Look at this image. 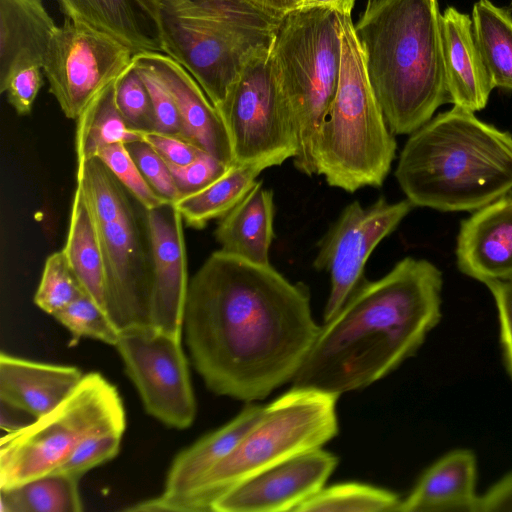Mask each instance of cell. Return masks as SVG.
Listing matches in <instances>:
<instances>
[{
  "label": "cell",
  "instance_id": "cell-36",
  "mask_svg": "<svg viewBox=\"0 0 512 512\" xmlns=\"http://www.w3.org/2000/svg\"><path fill=\"white\" fill-rule=\"evenodd\" d=\"M123 433L105 432L82 441L53 472L80 478L89 470L112 460L119 453Z\"/></svg>",
  "mask_w": 512,
  "mask_h": 512
},
{
  "label": "cell",
  "instance_id": "cell-38",
  "mask_svg": "<svg viewBox=\"0 0 512 512\" xmlns=\"http://www.w3.org/2000/svg\"><path fill=\"white\" fill-rule=\"evenodd\" d=\"M133 63L139 71L152 101L155 131L187 140L177 105L163 83L150 68L135 60Z\"/></svg>",
  "mask_w": 512,
  "mask_h": 512
},
{
  "label": "cell",
  "instance_id": "cell-25",
  "mask_svg": "<svg viewBox=\"0 0 512 512\" xmlns=\"http://www.w3.org/2000/svg\"><path fill=\"white\" fill-rule=\"evenodd\" d=\"M273 192L257 180L247 195L220 218L215 238L220 251L248 262L269 265L275 237Z\"/></svg>",
  "mask_w": 512,
  "mask_h": 512
},
{
  "label": "cell",
  "instance_id": "cell-32",
  "mask_svg": "<svg viewBox=\"0 0 512 512\" xmlns=\"http://www.w3.org/2000/svg\"><path fill=\"white\" fill-rule=\"evenodd\" d=\"M71 335L69 346L90 338L115 347L120 330L108 313L84 294L52 315Z\"/></svg>",
  "mask_w": 512,
  "mask_h": 512
},
{
  "label": "cell",
  "instance_id": "cell-22",
  "mask_svg": "<svg viewBox=\"0 0 512 512\" xmlns=\"http://www.w3.org/2000/svg\"><path fill=\"white\" fill-rule=\"evenodd\" d=\"M84 374L70 365H58L0 355V400L34 419L63 402Z\"/></svg>",
  "mask_w": 512,
  "mask_h": 512
},
{
  "label": "cell",
  "instance_id": "cell-34",
  "mask_svg": "<svg viewBox=\"0 0 512 512\" xmlns=\"http://www.w3.org/2000/svg\"><path fill=\"white\" fill-rule=\"evenodd\" d=\"M116 103L130 129L139 133L155 131L152 101L133 61L116 80Z\"/></svg>",
  "mask_w": 512,
  "mask_h": 512
},
{
  "label": "cell",
  "instance_id": "cell-1",
  "mask_svg": "<svg viewBox=\"0 0 512 512\" xmlns=\"http://www.w3.org/2000/svg\"><path fill=\"white\" fill-rule=\"evenodd\" d=\"M182 328L206 387L252 403L293 380L320 325L305 284L217 250L189 281Z\"/></svg>",
  "mask_w": 512,
  "mask_h": 512
},
{
  "label": "cell",
  "instance_id": "cell-29",
  "mask_svg": "<svg viewBox=\"0 0 512 512\" xmlns=\"http://www.w3.org/2000/svg\"><path fill=\"white\" fill-rule=\"evenodd\" d=\"M476 42L495 87L512 91V16L490 0L473 6Z\"/></svg>",
  "mask_w": 512,
  "mask_h": 512
},
{
  "label": "cell",
  "instance_id": "cell-4",
  "mask_svg": "<svg viewBox=\"0 0 512 512\" xmlns=\"http://www.w3.org/2000/svg\"><path fill=\"white\" fill-rule=\"evenodd\" d=\"M438 0H370L354 28L390 131L411 134L450 102Z\"/></svg>",
  "mask_w": 512,
  "mask_h": 512
},
{
  "label": "cell",
  "instance_id": "cell-5",
  "mask_svg": "<svg viewBox=\"0 0 512 512\" xmlns=\"http://www.w3.org/2000/svg\"><path fill=\"white\" fill-rule=\"evenodd\" d=\"M337 18L341 36L338 84L317 131L313 158L316 175L324 176L330 186L355 192L383 184L397 143L371 86L351 16L337 14Z\"/></svg>",
  "mask_w": 512,
  "mask_h": 512
},
{
  "label": "cell",
  "instance_id": "cell-40",
  "mask_svg": "<svg viewBox=\"0 0 512 512\" xmlns=\"http://www.w3.org/2000/svg\"><path fill=\"white\" fill-rule=\"evenodd\" d=\"M43 70L39 65H29L16 70L3 84L0 92L19 115L31 113L35 99L43 86Z\"/></svg>",
  "mask_w": 512,
  "mask_h": 512
},
{
  "label": "cell",
  "instance_id": "cell-24",
  "mask_svg": "<svg viewBox=\"0 0 512 512\" xmlns=\"http://www.w3.org/2000/svg\"><path fill=\"white\" fill-rule=\"evenodd\" d=\"M57 28L42 0H0V85L20 68L42 67Z\"/></svg>",
  "mask_w": 512,
  "mask_h": 512
},
{
  "label": "cell",
  "instance_id": "cell-15",
  "mask_svg": "<svg viewBox=\"0 0 512 512\" xmlns=\"http://www.w3.org/2000/svg\"><path fill=\"white\" fill-rule=\"evenodd\" d=\"M337 464L338 457L322 448L304 452L239 482L211 512L294 511L325 487Z\"/></svg>",
  "mask_w": 512,
  "mask_h": 512
},
{
  "label": "cell",
  "instance_id": "cell-19",
  "mask_svg": "<svg viewBox=\"0 0 512 512\" xmlns=\"http://www.w3.org/2000/svg\"><path fill=\"white\" fill-rule=\"evenodd\" d=\"M456 257L462 273L484 284L512 278V194L461 222Z\"/></svg>",
  "mask_w": 512,
  "mask_h": 512
},
{
  "label": "cell",
  "instance_id": "cell-18",
  "mask_svg": "<svg viewBox=\"0 0 512 512\" xmlns=\"http://www.w3.org/2000/svg\"><path fill=\"white\" fill-rule=\"evenodd\" d=\"M150 68L174 99L186 139L226 164H234L224 122L201 86L179 63L161 52L134 54Z\"/></svg>",
  "mask_w": 512,
  "mask_h": 512
},
{
  "label": "cell",
  "instance_id": "cell-26",
  "mask_svg": "<svg viewBox=\"0 0 512 512\" xmlns=\"http://www.w3.org/2000/svg\"><path fill=\"white\" fill-rule=\"evenodd\" d=\"M63 251L85 293L107 312L101 250L89 208L77 186Z\"/></svg>",
  "mask_w": 512,
  "mask_h": 512
},
{
  "label": "cell",
  "instance_id": "cell-20",
  "mask_svg": "<svg viewBox=\"0 0 512 512\" xmlns=\"http://www.w3.org/2000/svg\"><path fill=\"white\" fill-rule=\"evenodd\" d=\"M66 18L124 44L134 54L161 52L157 0H56Z\"/></svg>",
  "mask_w": 512,
  "mask_h": 512
},
{
  "label": "cell",
  "instance_id": "cell-12",
  "mask_svg": "<svg viewBox=\"0 0 512 512\" xmlns=\"http://www.w3.org/2000/svg\"><path fill=\"white\" fill-rule=\"evenodd\" d=\"M181 339L139 324L121 329L115 345L146 412L180 430L193 424L197 411Z\"/></svg>",
  "mask_w": 512,
  "mask_h": 512
},
{
  "label": "cell",
  "instance_id": "cell-30",
  "mask_svg": "<svg viewBox=\"0 0 512 512\" xmlns=\"http://www.w3.org/2000/svg\"><path fill=\"white\" fill-rule=\"evenodd\" d=\"M2 512H81L79 479L52 472L20 485L0 489Z\"/></svg>",
  "mask_w": 512,
  "mask_h": 512
},
{
  "label": "cell",
  "instance_id": "cell-42",
  "mask_svg": "<svg viewBox=\"0 0 512 512\" xmlns=\"http://www.w3.org/2000/svg\"><path fill=\"white\" fill-rule=\"evenodd\" d=\"M141 136L170 165L184 166L207 153L187 140L156 131L143 132Z\"/></svg>",
  "mask_w": 512,
  "mask_h": 512
},
{
  "label": "cell",
  "instance_id": "cell-47",
  "mask_svg": "<svg viewBox=\"0 0 512 512\" xmlns=\"http://www.w3.org/2000/svg\"><path fill=\"white\" fill-rule=\"evenodd\" d=\"M368 1H370V0H368Z\"/></svg>",
  "mask_w": 512,
  "mask_h": 512
},
{
  "label": "cell",
  "instance_id": "cell-39",
  "mask_svg": "<svg viewBox=\"0 0 512 512\" xmlns=\"http://www.w3.org/2000/svg\"><path fill=\"white\" fill-rule=\"evenodd\" d=\"M232 165L208 153H203L184 166L168 164L181 198L204 189L224 175Z\"/></svg>",
  "mask_w": 512,
  "mask_h": 512
},
{
  "label": "cell",
  "instance_id": "cell-35",
  "mask_svg": "<svg viewBox=\"0 0 512 512\" xmlns=\"http://www.w3.org/2000/svg\"><path fill=\"white\" fill-rule=\"evenodd\" d=\"M96 157L107 166L145 209H153L169 202L151 188L125 144L116 143L106 146L97 152Z\"/></svg>",
  "mask_w": 512,
  "mask_h": 512
},
{
  "label": "cell",
  "instance_id": "cell-13",
  "mask_svg": "<svg viewBox=\"0 0 512 512\" xmlns=\"http://www.w3.org/2000/svg\"><path fill=\"white\" fill-rule=\"evenodd\" d=\"M133 56L117 40L65 18L49 43L42 70L63 114L77 120L94 97L127 69Z\"/></svg>",
  "mask_w": 512,
  "mask_h": 512
},
{
  "label": "cell",
  "instance_id": "cell-41",
  "mask_svg": "<svg viewBox=\"0 0 512 512\" xmlns=\"http://www.w3.org/2000/svg\"><path fill=\"white\" fill-rule=\"evenodd\" d=\"M485 285L498 309L501 346L506 369L512 379V278L489 281Z\"/></svg>",
  "mask_w": 512,
  "mask_h": 512
},
{
  "label": "cell",
  "instance_id": "cell-7",
  "mask_svg": "<svg viewBox=\"0 0 512 512\" xmlns=\"http://www.w3.org/2000/svg\"><path fill=\"white\" fill-rule=\"evenodd\" d=\"M104 267L107 312L119 330L150 324L152 252L144 206L97 157L77 163Z\"/></svg>",
  "mask_w": 512,
  "mask_h": 512
},
{
  "label": "cell",
  "instance_id": "cell-44",
  "mask_svg": "<svg viewBox=\"0 0 512 512\" xmlns=\"http://www.w3.org/2000/svg\"><path fill=\"white\" fill-rule=\"evenodd\" d=\"M260 10L283 19L288 13L296 10L301 0H244Z\"/></svg>",
  "mask_w": 512,
  "mask_h": 512
},
{
  "label": "cell",
  "instance_id": "cell-45",
  "mask_svg": "<svg viewBox=\"0 0 512 512\" xmlns=\"http://www.w3.org/2000/svg\"><path fill=\"white\" fill-rule=\"evenodd\" d=\"M356 0H301L297 9L322 8L339 15L351 16Z\"/></svg>",
  "mask_w": 512,
  "mask_h": 512
},
{
  "label": "cell",
  "instance_id": "cell-10",
  "mask_svg": "<svg viewBox=\"0 0 512 512\" xmlns=\"http://www.w3.org/2000/svg\"><path fill=\"white\" fill-rule=\"evenodd\" d=\"M125 427L117 388L99 372L84 374L57 407L1 438L0 489L52 473L88 437Z\"/></svg>",
  "mask_w": 512,
  "mask_h": 512
},
{
  "label": "cell",
  "instance_id": "cell-37",
  "mask_svg": "<svg viewBox=\"0 0 512 512\" xmlns=\"http://www.w3.org/2000/svg\"><path fill=\"white\" fill-rule=\"evenodd\" d=\"M125 145L151 188L163 199L177 202L181 194L165 160L144 140Z\"/></svg>",
  "mask_w": 512,
  "mask_h": 512
},
{
  "label": "cell",
  "instance_id": "cell-8",
  "mask_svg": "<svg viewBox=\"0 0 512 512\" xmlns=\"http://www.w3.org/2000/svg\"><path fill=\"white\" fill-rule=\"evenodd\" d=\"M339 396L292 387L265 406L261 419L235 448L167 512H211L239 482L304 452L322 448L339 432Z\"/></svg>",
  "mask_w": 512,
  "mask_h": 512
},
{
  "label": "cell",
  "instance_id": "cell-17",
  "mask_svg": "<svg viewBox=\"0 0 512 512\" xmlns=\"http://www.w3.org/2000/svg\"><path fill=\"white\" fill-rule=\"evenodd\" d=\"M265 406L247 405L229 422L180 451L167 471L160 494L131 504L127 512H167L190 492L201 478L226 457L261 419Z\"/></svg>",
  "mask_w": 512,
  "mask_h": 512
},
{
  "label": "cell",
  "instance_id": "cell-11",
  "mask_svg": "<svg viewBox=\"0 0 512 512\" xmlns=\"http://www.w3.org/2000/svg\"><path fill=\"white\" fill-rule=\"evenodd\" d=\"M270 47L247 61L217 109L238 165L262 163L270 168L297 154L295 121L273 72Z\"/></svg>",
  "mask_w": 512,
  "mask_h": 512
},
{
  "label": "cell",
  "instance_id": "cell-9",
  "mask_svg": "<svg viewBox=\"0 0 512 512\" xmlns=\"http://www.w3.org/2000/svg\"><path fill=\"white\" fill-rule=\"evenodd\" d=\"M270 60L295 121L294 166L305 175H316L315 137L335 95L340 71L337 14L322 8L288 13L274 36Z\"/></svg>",
  "mask_w": 512,
  "mask_h": 512
},
{
  "label": "cell",
  "instance_id": "cell-46",
  "mask_svg": "<svg viewBox=\"0 0 512 512\" xmlns=\"http://www.w3.org/2000/svg\"><path fill=\"white\" fill-rule=\"evenodd\" d=\"M508 8H509V9H508L509 11H512V0H511V2H510V4H509V7H508Z\"/></svg>",
  "mask_w": 512,
  "mask_h": 512
},
{
  "label": "cell",
  "instance_id": "cell-2",
  "mask_svg": "<svg viewBox=\"0 0 512 512\" xmlns=\"http://www.w3.org/2000/svg\"><path fill=\"white\" fill-rule=\"evenodd\" d=\"M442 285L434 264L413 257L377 280L364 279L320 326L292 387L340 396L390 374L439 323Z\"/></svg>",
  "mask_w": 512,
  "mask_h": 512
},
{
  "label": "cell",
  "instance_id": "cell-21",
  "mask_svg": "<svg viewBox=\"0 0 512 512\" xmlns=\"http://www.w3.org/2000/svg\"><path fill=\"white\" fill-rule=\"evenodd\" d=\"M441 40L450 103L471 112L482 110L494 86L470 16L447 7L441 15Z\"/></svg>",
  "mask_w": 512,
  "mask_h": 512
},
{
  "label": "cell",
  "instance_id": "cell-3",
  "mask_svg": "<svg viewBox=\"0 0 512 512\" xmlns=\"http://www.w3.org/2000/svg\"><path fill=\"white\" fill-rule=\"evenodd\" d=\"M395 177L413 206L478 210L512 190V135L453 106L410 134Z\"/></svg>",
  "mask_w": 512,
  "mask_h": 512
},
{
  "label": "cell",
  "instance_id": "cell-28",
  "mask_svg": "<svg viewBox=\"0 0 512 512\" xmlns=\"http://www.w3.org/2000/svg\"><path fill=\"white\" fill-rule=\"evenodd\" d=\"M116 80L104 87L76 120L77 163L96 157L106 146L142 140L141 133L128 127L118 109Z\"/></svg>",
  "mask_w": 512,
  "mask_h": 512
},
{
  "label": "cell",
  "instance_id": "cell-23",
  "mask_svg": "<svg viewBox=\"0 0 512 512\" xmlns=\"http://www.w3.org/2000/svg\"><path fill=\"white\" fill-rule=\"evenodd\" d=\"M477 462L467 449L453 450L433 463L402 499L398 512H476Z\"/></svg>",
  "mask_w": 512,
  "mask_h": 512
},
{
  "label": "cell",
  "instance_id": "cell-14",
  "mask_svg": "<svg viewBox=\"0 0 512 512\" xmlns=\"http://www.w3.org/2000/svg\"><path fill=\"white\" fill-rule=\"evenodd\" d=\"M412 208L407 198L390 203L380 197L367 207L353 201L341 211L318 242V252L313 261L316 270H324L330 275L324 322L340 310L364 280V268L369 256Z\"/></svg>",
  "mask_w": 512,
  "mask_h": 512
},
{
  "label": "cell",
  "instance_id": "cell-43",
  "mask_svg": "<svg viewBox=\"0 0 512 512\" xmlns=\"http://www.w3.org/2000/svg\"><path fill=\"white\" fill-rule=\"evenodd\" d=\"M512 512V472L479 496L476 512Z\"/></svg>",
  "mask_w": 512,
  "mask_h": 512
},
{
  "label": "cell",
  "instance_id": "cell-31",
  "mask_svg": "<svg viewBox=\"0 0 512 512\" xmlns=\"http://www.w3.org/2000/svg\"><path fill=\"white\" fill-rule=\"evenodd\" d=\"M401 500L390 490L347 482L323 487L293 512H398Z\"/></svg>",
  "mask_w": 512,
  "mask_h": 512
},
{
  "label": "cell",
  "instance_id": "cell-6",
  "mask_svg": "<svg viewBox=\"0 0 512 512\" xmlns=\"http://www.w3.org/2000/svg\"><path fill=\"white\" fill-rule=\"evenodd\" d=\"M163 53L218 109L247 61L270 47L283 19L244 0H157Z\"/></svg>",
  "mask_w": 512,
  "mask_h": 512
},
{
  "label": "cell",
  "instance_id": "cell-33",
  "mask_svg": "<svg viewBox=\"0 0 512 512\" xmlns=\"http://www.w3.org/2000/svg\"><path fill=\"white\" fill-rule=\"evenodd\" d=\"M84 294L86 293L70 268L64 251L49 255L34 295V303L44 312L53 315Z\"/></svg>",
  "mask_w": 512,
  "mask_h": 512
},
{
  "label": "cell",
  "instance_id": "cell-27",
  "mask_svg": "<svg viewBox=\"0 0 512 512\" xmlns=\"http://www.w3.org/2000/svg\"><path fill=\"white\" fill-rule=\"evenodd\" d=\"M265 164H233L229 170L204 189L180 198L174 204L184 223L202 229L234 208L252 189Z\"/></svg>",
  "mask_w": 512,
  "mask_h": 512
},
{
  "label": "cell",
  "instance_id": "cell-16",
  "mask_svg": "<svg viewBox=\"0 0 512 512\" xmlns=\"http://www.w3.org/2000/svg\"><path fill=\"white\" fill-rule=\"evenodd\" d=\"M152 252L150 324L182 338L189 278L183 218L173 202L146 209Z\"/></svg>",
  "mask_w": 512,
  "mask_h": 512
}]
</instances>
